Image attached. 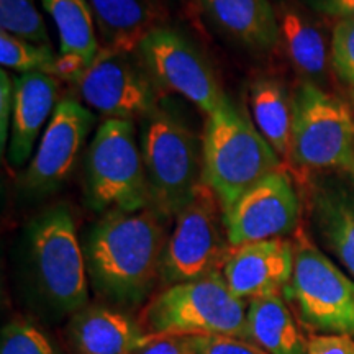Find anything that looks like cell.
Returning a JSON list of instances; mask_svg holds the SVG:
<instances>
[{
    "label": "cell",
    "mask_w": 354,
    "mask_h": 354,
    "mask_svg": "<svg viewBox=\"0 0 354 354\" xmlns=\"http://www.w3.org/2000/svg\"><path fill=\"white\" fill-rule=\"evenodd\" d=\"M274 10L277 19L279 44L287 59L308 82H322L328 73L331 57L320 28L308 19L302 8L289 0H277Z\"/></svg>",
    "instance_id": "19"
},
{
    "label": "cell",
    "mask_w": 354,
    "mask_h": 354,
    "mask_svg": "<svg viewBox=\"0 0 354 354\" xmlns=\"http://www.w3.org/2000/svg\"><path fill=\"white\" fill-rule=\"evenodd\" d=\"M0 63L3 68L21 74H59V56H56L50 46L30 43L6 32H0Z\"/></svg>",
    "instance_id": "24"
},
{
    "label": "cell",
    "mask_w": 354,
    "mask_h": 354,
    "mask_svg": "<svg viewBox=\"0 0 354 354\" xmlns=\"http://www.w3.org/2000/svg\"><path fill=\"white\" fill-rule=\"evenodd\" d=\"M28 248L35 277L48 302L63 312L86 307V254L73 215L64 205L51 207L33 220Z\"/></svg>",
    "instance_id": "6"
},
{
    "label": "cell",
    "mask_w": 354,
    "mask_h": 354,
    "mask_svg": "<svg viewBox=\"0 0 354 354\" xmlns=\"http://www.w3.org/2000/svg\"><path fill=\"white\" fill-rule=\"evenodd\" d=\"M104 48L125 55L138 53L146 35L158 28L154 0H88Z\"/></svg>",
    "instance_id": "20"
},
{
    "label": "cell",
    "mask_w": 354,
    "mask_h": 354,
    "mask_svg": "<svg viewBox=\"0 0 354 354\" xmlns=\"http://www.w3.org/2000/svg\"><path fill=\"white\" fill-rule=\"evenodd\" d=\"M76 84L88 107L109 118L145 120L158 110L156 82L125 53L100 48Z\"/></svg>",
    "instance_id": "11"
},
{
    "label": "cell",
    "mask_w": 354,
    "mask_h": 354,
    "mask_svg": "<svg viewBox=\"0 0 354 354\" xmlns=\"http://www.w3.org/2000/svg\"><path fill=\"white\" fill-rule=\"evenodd\" d=\"M304 169H353L354 117L342 99L305 81L294 94L290 154Z\"/></svg>",
    "instance_id": "7"
},
{
    "label": "cell",
    "mask_w": 354,
    "mask_h": 354,
    "mask_svg": "<svg viewBox=\"0 0 354 354\" xmlns=\"http://www.w3.org/2000/svg\"><path fill=\"white\" fill-rule=\"evenodd\" d=\"M248 102L258 131L272 146L279 158L289 159L294 97L287 87L277 79L259 77L250 86Z\"/></svg>",
    "instance_id": "22"
},
{
    "label": "cell",
    "mask_w": 354,
    "mask_h": 354,
    "mask_svg": "<svg viewBox=\"0 0 354 354\" xmlns=\"http://www.w3.org/2000/svg\"><path fill=\"white\" fill-rule=\"evenodd\" d=\"M0 28L17 38L51 48L50 35L35 0H0Z\"/></svg>",
    "instance_id": "25"
},
{
    "label": "cell",
    "mask_w": 354,
    "mask_h": 354,
    "mask_svg": "<svg viewBox=\"0 0 354 354\" xmlns=\"http://www.w3.org/2000/svg\"><path fill=\"white\" fill-rule=\"evenodd\" d=\"M141 153L151 205L165 216L177 215L202 183V149L197 136L165 110L141 125Z\"/></svg>",
    "instance_id": "5"
},
{
    "label": "cell",
    "mask_w": 354,
    "mask_h": 354,
    "mask_svg": "<svg viewBox=\"0 0 354 354\" xmlns=\"http://www.w3.org/2000/svg\"><path fill=\"white\" fill-rule=\"evenodd\" d=\"M197 354H268L258 344L228 335L198 336Z\"/></svg>",
    "instance_id": "28"
},
{
    "label": "cell",
    "mask_w": 354,
    "mask_h": 354,
    "mask_svg": "<svg viewBox=\"0 0 354 354\" xmlns=\"http://www.w3.org/2000/svg\"><path fill=\"white\" fill-rule=\"evenodd\" d=\"M248 308L214 272L169 286L146 305L140 326L148 338L167 335H228L248 339Z\"/></svg>",
    "instance_id": "3"
},
{
    "label": "cell",
    "mask_w": 354,
    "mask_h": 354,
    "mask_svg": "<svg viewBox=\"0 0 354 354\" xmlns=\"http://www.w3.org/2000/svg\"><path fill=\"white\" fill-rule=\"evenodd\" d=\"M138 55L158 87L185 97L207 117L227 99L214 69L183 33L158 26L141 41Z\"/></svg>",
    "instance_id": "10"
},
{
    "label": "cell",
    "mask_w": 354,
    "mask_h": 354,
    "mask_svg": "<svg viewBox=\"0 0 354 354\" xmlns=\"http://www.w3.org/2000/svg\"><path fill=\"white\" fill-rule=\"evenodd\" d=\"M198 336L167 335L149 338L136 354H197Z\"/></svg>",
    "instance_id": "29"
},
{
    "label": "cell",
    "mask_w": 354,
    "mask_h": 354,
    "mask_svg": "<svg viewBox=\"0 0 354 354\" xmlns=\"http://www.w3.org/2000/svg\"><path fill=\"white\" fill-rule=\"evenodd\" d=\"M294 246L284 238H272L232 248L221 274L234 295L253 300L279 294L292 279Z\"/></svg>",
    "instance_id": "14"
},
{
    "label": "cell",
    "mask_w": 354,
    "mask_h": 354,
    "mask_svg": "<svg viewBox=\"0 0 354 354\" xmlns=\"http://www.w3.org/2000/svg\"><path fill=\"white\" fill-rule=\"evenodd\" d=\"M317 220L331 250L354 276V203L336 194H322Z\"/></svg>",
    "instance_id": "23"
},
{
    "label": "cell",
    "mask_w": 354,
    "mask_h": 354,
    "mask_svg": "<svg viewBox=\"0 0 354 354\" xmlns=\"http://www.w3.org/2000/svg\"><path fill=\"white\" fill-rule=\"evenodd\" d=\"M59 32V77L76 81L99 55L95 19L88 0H41Z\"/></svg>",
    "instance_id": "17"
},
{
    "label": "cell",
    "mask_w": 354,
    "mask_h": 354,
    "mask_svg": "<svg viewBox=\"0 0 354 354\" xmlns=\"http://www.w3.org/2000/svg\"><path fill=\"white\" fill-rule=\"evenodd\" d=\"M300 202L286 171L268 174L223 214L225 234L232 248L282 238L297 228Z\"/></svg>",
    "instance_id": "12"
},
{
    "label": "cell",
    "mask_w": 354,
    "mask_h": 354,
    "mask_svg": "<svg viewBox=\"0 0 354 354\" xmlns=\"http://www.w3.org/2000/svg\"><path fill=\"white\" fill-rule=\"evenodd\" d=\"M307 354H354L349 335H317L307 343Z\"/></svg>",
    "instance_id": "31"
},
{
    "label": "cell",
    "mask_w": 354,
    "mask_h": 354,
    "mask_svg": "<svg viewBox=\"0 0 354 354\" xmlns=\"http://www.w3.org/2000/svg\"><path fill=\"white\" fill-rule=\"evenodd\" d=\"M290 289L310 328L354 336V282L305 238L294 248Z\"/></svg>",
    "instance_id": "9"
},
{
    "label": "cell",
    "mask_w": 354,
    "mask_h": 354,
    "mask_svg": "<svg viewBox=\"0 0 354 354\" xmlns=\"http://www.w3.org/2000/svg\"><path fill=\"white\" fill-rule=\"evenodd\" d=\"M221 227L225 223L218 197L202 180L176 215L167 238L161 264V277L167 284L194 281L223 268L232 246Z\"/></svg>",
    "instance_id": "8"
},
{
    "label": "cell",
    "mask_w": 354,
    "mask_h": 354,
    "mask_svg": "<svg viewBox=\"0 0 354 354\" xmlns=\"http://www.w3.org/2000/svg\"><path fill=\"white\" fill-rule=\"evenodd\" d=\"M162 216L153 205L109 212L91 230L86 264L97 292L122 305H135L149 294L167 243Z\"/></svg>",
    "instance_id": "1"
},
{
    "label": "cell",
    "mask_w": 354,
    "mask_h": 354,
    "mask_svg": "<svg viewBox=\"0 0 354 354\" xmlns=\"http://www.w3.org/2000/svg\"><path fill=\"white\" fill-rule=\"evenodd\" d=\"M202 161V180L218 197L223 214L263 177L281 169L279 154L228 97L207 117Z\"/></svg>",
    "instance_id": "2"
},
{
    "label": "cell",
    "mask_w": 354,
    "mask_h": 354,
    "mask_svg": "<svg viewBox=\"0 0 354 354\" xmlns=\"http://www.w3.org/2000/svg\"><path fill=\"white\" fill-rule=\"evenodd\" d=\"M86 198L97 212H138L151 207L135 122L107 118L86 156Z\"/></svg>",
    "instance_id": "4"
},
{
    "label": "cell",
    "mask_w": 354,
    "mask_h": 354,
    "mask_svg": "<svg viewBox=\"0 0 354 354\" xmlns=\"http://www.w3.org/2000/svg\"><path fill=\"white\" fill-rule=\"evenodd\" d=\"M69 342L74 354H136L149 338L127 313L91 305L71 320Z\"/></svg>",
    "instance_id": "16"
},
{
    "label": "cell",
    "mask_w": 354,
    "mask_h": 354,
    "mask_svg": "<svg viewBox=\"0 0 354 354\" xmlns=\"http://www.w3.org/2000/svg\"><path fill=\"white\" fill-rule=\"evenodd\" d=\"M302 2L323 15L339 20L354 19V0H302Z\"/></svg>",
    "instance_id": "32"
},
{
    "label": "cell",
    "mask_w": 354,
    "mask_h": 354,
    "mask_svg": "<svg viewBox=\"0 0 354 354\" xmlns=\"http://www.w3.org/2000/svg\"><path fill=\"white\" fill-rule=\"evenodd\" d=\"M13 92H15V81L7 74L6 69L0 73V148L6 151L8 131L13 113Z\"/></svg>",
    "instance_id": "30"
},
{
    "label": "cell",
    "mask_w": 354,
    "mask_h": 354,
    "mask_svg": "<svg viewBox=\"0 0 354 354\" xmlns=\"http://www.w3.org/2000/svg\"><path fill=\"white\" fill-rule=\"evenodd\" d=\"M212 24L243 46L268 51L279 44L271 0H197Z\"/></svg>",
    "instance_id": "18"
},
{
    "label": "cell",
    "mask_w": 354,
    "mask_h": 354,
    "mask_svg": "<svg viewBox=\"0 0 354 354\" xmlns=\"http://www.w3.org/2000/svg\"><path fill=\"white\" fill-rule=\"evenodd\" d=\"M353 172H354V167H353Z\"/></svg>",
    "instance_id": "33"
},
{
    "label": "cell",
    "mask_w": 354,
    "mask_h": 354,
    "mask_svg": "<svg viewBox=\"0 0 354 354\" xmlns=\"http://www.w3.org/2000/svg\"><path fill=\"white\" fill-rule=\"evenodd\" d=\"M0 354H56L50 339L25 320L7 323L0 338Z\"/></svg>",
    "instance_id": "26"
},
{
    "label": "cell",
    "mask_w": 354,
    "mask_h": 354,
    "mask_svg": "<svg viewBox=\"0 0 354 354\" xmlns=\"http://www.w3.org/2000/svg\"><path fill=\"white\" fill-rule=\"evenodd\" d=\"M94 123V113L81 102L69 97L57 102L25 172V187L35 194H48L61 187L76 166Z\"/></svg>",
    "instance_id": "13"
},
{
    "label": "cell",
    "mask_w": 354,
    "mask_h": 354,
    "mask_svg": "<svg viewBox=\"0 0 354 354\" xmlns=\"http://www.w3.org/2000/svg\"><path fill=\"white\" fill-rule=\"evenodd\" d=\"M246 323L248 339L268 354H307V343L279 294L251 300Z\"/></svg>",
    "instance_id": "21"
},
{
    "label": "cell",
    "mask_w": 354,
    "mask_h": 354,
    "mask_svg": "<svg viewBox=\"0 0 354 354\" xmlns=\"http://www.w3.org/2000/svg\"><path fill=\"white\" fill-rule=\"evenodd\" d=\"M330 57L336 74L354 87V19L339 20L335 25Z\"/></svg>",
    "instance_id": "27"
},
{
    "label": "cell",
    "mask_w": 354,
    "mask_h": 354,
    "mask_svg": "<svg viewBox=\"0 0 354 354\" xmlns=\"http://www.w3.org/2000/svg\"><path fill=\"white\" fill-rule=\"evenodd\" d=\"M15 81L13 92V113L8 138V161L12 166H24L32 156L39 131L51 120L57 105L56 76L44 73L21 74Z\"/></svg>",
    "instance_id": "15"
}]
</instances>
